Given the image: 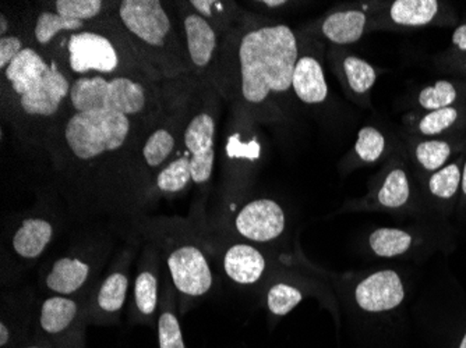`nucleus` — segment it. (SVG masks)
Returning a JSON list of instances; mask_svg holds the SVG:
<instances>
[{"mask_svg": "<svg viewBox=\"0 0 466 348\" xmlns=\"http://www.w3.org/2000/svg\"><path fill=\"white\" fill-rule=\"evenodd\" d=\"M86 30L83 21L69 20L62 17L56 12L44 10L39 13L34 25V38L39 45L46 46L59 35L60 33H78Z\"/></svg>", "mask_w": 466, "mask_h": 348, "instance_id": "2f4dec72", "label": "nucleus"}, {"mask_svg": "<svg viewBox=\"0 0 466 348\" xmlns=\"http://www.w3.org/2000/svg\"><path fill=\"white\" fill-rule=\"evenodd\" d=\"M157 191L162 194H180L193 183L188 156H177L167 162L156 176Z\"/></svg>", "mask_w": 466, "mask_h": 348, "instance_id": "473e14b6", "label": "nucleus"}, {"mask_svg": "<svg viewBox=\"0 0 466 348\" xmlns=\"http://www.w3.org/2000/svg\"><path fill=\"white\" fill-rule=\"evenodd\" d=\"M287 216L277 201L269 198L250 201L235 217V230L253 243H269L285 232Z\"/></svg>", "mask_w": 466, "mask_h": 348, "instance_id": "dca6fc26", "label": "nucleus"}, {"mask_svg": "<svg viewBox=\"0 0 466 348\" xmlns=\"http://www.w3.org/2000/svg\"><path fill=\"white\" fill-rule=\"evenodd\" d=\"M370 183V200L376 208L400 211L412 206L420 184L410 169L402 141Z\"/></svg>", "mask_w": 466, "mask_h": 348, "instance_id": "1a4fd4ad", "label": "nucleus"}, {"mask_svg": "<svg viewBox=\"0 0 466 348\" xmlns=\"http://www.w3.org/2000/svg\"><path fill=\"white\" fill-rule=\"evenodd\" d=\"M373 31H407L428 27H457L458 13L440 0L370 2Z\"/></svg>", "mask_w": 466, "mask_h": 348, "instance_id": "423d86ee", "label": "nucleus"}, {"mask_svg": "<svg viewBox=\"0 0 466 348\" xmlns=\"http://www.w3.org/2000/svg\"><path fill=\"white\" fill-rule=\"evenodd\" d=\"M433 65L442 75L466 81V20L458 23L449 46L433 57Z\"/></svg>", "mask_w": 466, "mask_h": 348, "instance_id": "c85d7f7f", "label": "nucleus"}, {"mask_svg": "<svg viewBox=\"0 0 466 348\" xmlns=\"http://www.w3.org/2000/svg\"><path fill=\"white\" fill-rule=\"evenodd\" d=\"M254 5L267 10H279L285 9V7L289 6L290 4L287 2V0H263V2H256Z\"/></svg>", "mask_w": 466, "mask_h": 348, "instance_id": "e433bc0d", "label": "nucleus"}, {"mask_svg": "<svg viewBox=\"0 0 466 348\" xmlns=\"http://www.w3.org/2000/svg\"><path fill=\"white\" fill-rule=\"evenodd\" d=\"M415 235L397 227H381L369 237L370 250L380 258H397L412 250Z\"/></svg>", "mask_w": 466, "mask_h": 348, "instance_id": "7c9ffc66", "label": "nucleus"}, {"mask_svg": "<svg viewBox=\"0 0 466 348\" xmlns=\"http://www.w3.org/2000/svg\"><path fill=\"white\" fill-rule=\"evenodd\" d=\"M466 104V81L442 78L423 86L410 102V111L431 112L450 106Z\"/></svg>", "mask_w": 466, "mask_h": 348, "instance_id": "b1692460", "label": "nucleus"}, {"mask_svg": "<svg viewBox=\"0 0 466 348\" xmlns=\"http://www.w3.org/2000/svg\"><path fill=\"white\" fill-rule=\"evenodd\" d=\"M172 284L186 298H200L213 287V271L200 247L192 243L174 245L167 255Z\"/></svg>", "mask_w": 466, "mask_h": 348, "instance_id": "4468645a", "label": "nucleus"}, {"mask_svg": "<svg viewBox=\"0 0 466 348\" xmlns=\"http://www.w3.org/2000/svg\"><path fill=\"white\" fill-rule=\"evenodd\" d=\"M267 261L263 254L248 244H235L224 255V271L232 282L250 286L263 277Z\"/></svg>", "mask_w": 466, "mask_h": 348, "instance_id": "a878e982", "label": "nucleus"}, {"mask_svg": "<svg viewBox=\"0 0 466 348\" xmlns=\"http://www.w3.org/2000/svg\"><path fill=\"white\" fill-rule=\"evenodd\" d=\"M104 5L101 0H56L54 9L62 17L86 23L98 17Z\"/></svg>", "mask_w": 466, "mask_h": 348, "instance_id": "f704fd0d", "label": "nucleus"}, {"mask_svg": "<svg viewBox=\"0 0 466 348\" xmlns=\"http://www.w3.org/2000/svg\"><path fill=\"white\" fill-rule=\"evenodd\" d=\"M404 282L392 269L374 272L359 283L355 301L366 313H387L400 307L405 300Z\"/></svg>", "mask_w": 466, "mask_h": 348, "instance_id": "f3484780", "label": "nucleus"}, {"mask_svg": "<svg viewBox=\"0 0 466 348\" xmlns=\"http://www.w3.org/2000/svg\"><path fill=\"white\" fill-rule=\"evenodd\" d=\"M120 38L101 30H83L70 34L66 41V59L70 72L77 77L137 75L133 72L135 67H132V63L137 66V57L129 54L132 49L120 44Z\"/></svg>", "mask_w": 466, "mask_h": 348, "instance_id": "20e7f679", "label": "nucleus"}, {"mask_svg": "<svg viewBox=\"0 0 466 348\" xmlns=\"http://www.w3.org/2000/svg\"><path fill=\"white\" fill-rule=\"evenodd\" d=\"M93 266L80 256H62L52 263L46 276V290L54 295L75 297L87 286Z\"/></svg>", "mask_w": 466, "mask_h": 348, "instance_id": "4be33fe9", "label": "nucleus"}, {"mask_svg": "<svg viewBox=\"0 0 466 348\" xmlns=\"http://www.w3.org/2000/svg\"><path fill=\"white\" fill-rule=\"evenodd\" d=\"M216 86H206V96L200 109L195 112L183 132V143L190 161L192 180L196 185H206L213 177L216 164L217 99Z\"/></svg>", "mask_w": 466, "mask_h": 348, "instance_id": "6e6552de", "label": "nucleus"}, {"mask_svg": "<svg viewBox=\"0 0 466 348\" xmlns=\"http://www.w3.org/2000/svg\"><path fill=\"white\" fill-rule=\"evenodd\" d=\"M405 134L420 138L447 137L466 132V104L439 111H410L402 117Z\"/></svg>", "mask_w": 466, "mask_h": 348, "instance_id": "6ab92c4d", "label": "nucleus"}, {"mask_svg": "<svg viewBox=\"0 0 466 348\" xmlns=\"http://www.w3.org/2000/svg\"><path fill=\"white\" fill-rule=\"evenodd\" d=\"M298 57L299 36L289 25L246 15L225 38L217 90L228 94L233 85L232 98L248 116L279 122Z\"/></svg>", "mask_w": 466, "mask_h": 348, "instance_id": "f03ea898", "label": "nucleus"}, {"mask_svg": "<svg viewBox=\"0 0 466 348\" xmlns=\"http://www.w3.org/2000/svg\"><path fill=\"white\" fill-rule=\"evenodd\" d=\"M117 18L127 35L135 38V49H146L154 60L179 54L175 49L177 34L171 15L159 0H122Z\"/></svg>", "mask_w": 466, "mask_h": 348, "instance_id": "39448f33", "label": "nucleus"}, {"mask_svg": "<svg viewBox=\"0 0 466 348\" xmlns=\"http://www.w3.org/2000/svg\"><path fill=\"white\" fill-rule=\"evenodd\" d=\"M198 15L209 21L213 27L218 31L222 38H227L238 25L242 23L246 15H242L237 4L230 2H217V0H192L188 2Z\"/></svg>", "mask_w": 466, "mask_h": 348, "instance_id": "bb28decb", "label": "nucleus"}, {"mask_svg": "<svg viewBox=\"0 0 466 348\" xmlns=\"http://www.w3.org/2000/svg\"><path fill=\"white\" fill-rule=\"evenodd\" d=\"M10 30V23L6 15L2 13L0 15V36H6Z\"/></svg>", "mask_w": 466, "mask_h": 348, "instance_id": "ea45409f", "label": "nucleus"}, {"mask_svg": "<svg viewBox=\"0 0 466 348\" xmlns=\"http://www.w3.org/2000/svg\"><path fill=\"white\" fill-rule=\"evenodd\" d=\"M460 348H466V333L463 334L462 340H461Z\"/></svg>", "mask_w": 466, "mask_h": 348, "instance_id": "a19ab883", "label": "nucleus"}, {"mask_svg": "<svg viewBox=\"0 0 466 348\" xmlns=\"http://www.w3.org/2000/svg\"><path fill=\"white\" fill-rule=\"evenodd\" d=\"M398 146L400 145H391L389 137L380 128L365 125L359 130L355 145L352 146L350 154L342 159V170L352 172L358 167L386 162Z\"/></svg>", "mask_w": 466, "mask_h": 348, "instance_id": "5701e85b", "label": "nucleus"}, {"mask_svg": "<svg viewBox=\"0 0 466 348\" xmlns=\"http://www.w3.org/2000/svg\"><path fill=\"white\" fill-rule=\"evenodd\" d=\"M55 227L46 217L31 216L18 224L12 237V248L18 258L35 261L54 240Z\"/></svg>", "mask_w": 466, "mask_h": 348, "instance_id": "393cba45", "label": "nucleus"}, {"mask_svg": "<svg viewBox=\"0 0 466 348\" xmlns=\"http://www.w3.org/2000/svg\"><path fill=\"white\" fill-rule=\"evenodd\" d=\"M329 69L341 84L345 96L359 106L371 109V91L384 70L341 46H329L326 52Z\"/></svg>", "mask_w": 466, "mask_h": 348, "instance_id": "ddd939ff", "label": "nucleus"}, {"mask_svg": "<svg viewBox=\"0 0 466 348\" xmlns=\"http://www.w3.org/2000/svg\"><path fill=\"white\" fill-rule=\"evenodd\" d=\"M465 151L449 164L426 177L420 184L421 195L431 201V205L446 211L460 201L461 177H462Z\"/></svg>", "mask_w": 466, "mask_h": 348, "instance_id": "412c9836", "label": "nucleus"}, {"mask_svg": "<svg viewBox=\"0 0 466 348\" xmlns=\"http://www.w3.org/2000/svg\"><path fill=\"white\" fill-rule=\"evenodd\" d=\"M402 145L410 169L420 183L465 151L466 132L437 138L413 137L404 133Z\"/></svg>", "mask_w": 466, "mask_h": 348, "instance_id": "2eb2a0df", "label": "nucleus"}, {"mask_svg": "<svg viewBox=\"0 0 466 348\" xmlns=\"http://www.w3.org/2000/svg\"><path fill=\"white\" fill-rule=\"evenodd\" d=\"M87 323V305L76 297L51 295L39 305L36 337L54 348H84Z\"/></svg>", "mask_w": 466, "mask_h": 348, "instance_id": "0eeeda50", "label": "nucleus"}, {"mask_svg": "<svg viewBox=\"0 0 466 348\" xmlns=\"http://www.w3.org/2000/svg\"><path fill=\"white\" fill-rule=\"evenodd\" d=\"M177 143V130L169 124L159 125L144 141L141 148L144 164L151 170H161L174 155Z\"/></svg>", "mask_w": 466, "mask_h": 348, "instance_id": "cd10ccee", "label": "nucleus"}, {"mask_svg": "<svg viewBox=\"0 0 466 348\" xmlns=\"http://www.w3.org/2000/svg\"><path fill=\"white\" fill-rule=\"evenodd\" d=\"M157 94L143 75L76 77L59 128L65 161L96 166L119 155L132 144L136 127L156 116Z\"/></svg>", "mask_w": 466, "mask_h": 348, "instance_id": "f257e3e1", "label": "nucleus"}, {"mask_svg": "<svg viewBox=\"0 0 466 348\" xmlns=\"http://www.w3.org/2000/svg\"><path fill=\"white\" fill-rule=\"evenodd\" d=\"M460 205L466 208V149L465 159H463L462 177H461Z\"/></svg>", "mask_w": 466, "mask_h": 348, "instance_id": "4c0bfd02", "label": "nucleus"}, {"mask_svg": "<svg viewBox=\"0 0 466 348\" xmlns=\"http://www.w3.org/2000/svg\"><path fill=\"white\" fill-rule=\"evenodd\" d=\"M129 284L127 265L120 263V266L102 280L90 303H86L88 322L94 324H108L116 321L117 315L125 307Z\"/></svg>", "mask_w": 466, "mask_h": 348, "instance_id": "a211bd4d", "label": "nucleus"}, {"mask_svg": "<svg viewBox=\"0 0 466 348\" xmlns=\"http://www.w3.org/2000/svg\"><path fill=\"white\" fill-rule=\"evenodd\" d=\"M299 36V57L292 75V93L305 104H323L329 99L324 70L323 41L305 31Z\"/></svg>", "mask_w": 466, "mask_h": 348, "instance_id": "f8f14e48", "label": "nucleus"}, {"mask_svg": "<svg viewBox=\"0 0 466 348\" xmlns=\"http://www.w3.org/2000/svg\"><path fill=\"white\" fill-rule=\"evenodd\" d=\"M25 45L23 39L18 35L7 34L6 36H0V70L4 72L10 63L25 51Z\"/></svg>", "mask_w": 466, "mask_h": 348, "instance_id": "c9c22d12", "label": "nucleus"}, {"mask_svg": "<svg viewBox=\"0 0 466 348\" xmlns=\"http://www.w3.org/2000/svg\"><path fill=\"white\" fill-rule=\"evenodd\" d=\"M2 75L18 111L30 119L57 116L72 90L69 75L31 46H25Z\"/></svg>", "mask_w": 466, "mask_h": 348, "instance_id": "7ed1b4c3", "label": "nucleus"}, {"mask_svg": "<svg viewBox=\"0 0 466 348\" xmlns=\"http://www.w3.org/2000/svg\"><path fill=\"white\" fill-rule=\"evenodd\" d=\"M164 298L159 303L158 319H157V331H158L159 348H187L185 344L179 318H177V305H175L174 290L167 287Z\"/></svg>", "mask_w": 466, "mask_h": 348, "instance_id": "c756f323", "label": "nucleus"}, {"mask_svg": "<svg viewBox=\"0 0 466 348\" xmlns=\"http://www.w3.org/2000/svg\"><path fill=\"white\" fill-rule=\"evenodd\" d=\"M21 348H54L52 345H49L48 343L44 342V340L38 339H31L30 342L25 343V344L21 345Z\"/></svg>", "mask_w": 466, "mask_h": 348, "instance_id": "58836bf2", "label": "nucleus"}, {"mask_svg": "<svg viewBox=\"0 0 466 348\" xmlns=\"http://www.w3.org/2000/svg\"><path fill=\"white\" fill-rule=\"evenodd\" d=\"M309 33L329 42L331 46L347 48L373 31V12L370 2L344 4L329 10L317 20Z\"/></svg>", "mask_w": 466, "mask_h": 348, "instance_id": "9b49d317", "label": "nucleus"}, {"mask_svg": "<svg viewBox=\"0 0 466 348\" xmlns=\"http://www.w3.org/2000/svg\"><path fill=\"white\" fill-rule=\"evenodd\" d=\"M302 300L303 293L288 283H277L267 293V307L275 316L288 315Z\"/></svg>", "mask_w": 466, "mask_h": 348, "instance_id": "72a5a7b5", "label": "nucleus"}, {"mask_svg": "<svg viewBox=\"0 0 466 348\" xmlns=\"http://www.w3.org/2000/svg\"><path fill=\"white\" fill-rule=\"evenodd\" d=\"M182 31L190 67L217 88L219 57L225 39L209 21L195 10L183 15Z\"/></svg>", "mask_w": 466, "mask_h": 348, "instance_id": "9d476101", "label": "nucleus"}, {"mask_svg": "<svg viewBox=\"0 0 466 348\" xmlns=\"http://www.w3.org/2000/svg\"><path fill=\"white\" fill-rule=\"evenodd\" d=\"M158 258L148 251L133 287V319L138 323L153 324L159 308Z\"/></svg>", "mask_w": 466, "mask_h": 348, "instance_id": "aec40b11", "label": "nucleus"}]
</instances>
